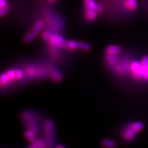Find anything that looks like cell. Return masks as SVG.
<instances>
[{"label":"cell","instance_id":"1","mask_svg":"<svg viewBox=\"0 0 148 148\" xmlns=\"http://www.w3.org/2000/svg\"><path fill=\"white\" fill-rule=\"evenodd\" d=\"M44 130L45 134V144L51 146L53 144V139L55 136V129L53 122L50 119L45 121Z\"/></svg>","mask_w":148,"mask_h":148},{"label":"cell","instance_id":"2","mask_svg":"<svg viewBox=\"0 0 148 148\" xmlns=\"http://www.w3.org/2000/svg\"><path fill=\"white\" fill-rule=\"evenodd\" d=\"M65 48L68 49H79L82 50L89 51L91 49V45L90 44L84 42L76 41V40H68L66 42Z\"/></svg>","mask_w":148,"mask_h":148},{"label":"cell","instance_id":"3","mask_svg":"<svg viewBox=\"0 0 148 148\" xmlns=\"http://www.w3.org/2000/svg\"><path fill=\"white\" fill-rule=\"evenodd\" d=\"M49 42L52 44L53 46L57 47H64L65 48L66 41L62 36L59 34H53Z\"/></svg>","mask_w":148,"mask_h":148},{"label":"cell","instance_id":"4","mask_svg":"<svg viewBox=\"0 0 148 148\" xmlns=\"http://www.w3.org/2000/svg\"><path fill=\"white\" fill-rule=\"evenodd\" d=\"M131 70H132L133 75L135 77H144V71L143 69H142L141 64L139 63V62H134L131 64Z\"/></svg>","mask_w":148,"mask_h":148},{"label":"cell","instance_id":"5","mask_svg":"<svg viewBox=\"0 0 148 148\" xmlns=\"http://www.w3.org/2000/svg\"><path fill=\"white\" fill-rule=\"evenodd\" d=\"M49 74L51 79L55 82H60L62 79V75L60 71L53 66H49Z\"/></svg>","mask_w":148,"mask_h":148},{"label":"cell","instance_id":"6","mask_svg":"<svg viewBox=\"0 0 148 148\" xmlns=\"http://www.w3.org/2000/svg\"><path fill=\"white\" fill-rule=\"evenodd\" d=\"M86 9H90L97 11V12H101L103 10V7L97 3L95 0H84Z\"/></svg>","mask_w":148,"mask_h":148},{"label":"cell","instance_id":"7","mask_svg":"<svg viewBox=\"0 0 148 148\" xmlns=\"http://www.w3.org/2000/svg\"><path fill=\"white\" fill-rule=\"evenodd\" d=\"M106 61L109 65L112 67H115V66L119 64V59L116 57V55L111 54V53H106Z\"/></svg>","mask_w":148,"mask_h":148},{"label":"cell","instance_id":"8","mask_svg":"<svg viewBox=\"0 0 148 148\" xmlns=\"http://www.w3.org/2000/svg\"><path fill=\"white\" fill-rule=\"evenodd\" d=\"M27 125L28 127V129L32 130V132H34L35 134H36L38 131V124H37L36 120L35 119V117L34 119L29 120V121L27 122Z\"/></svg>","mask_w":148,"mask_h":148},{"label":"cell","instance_id":"9","mask_svg":"<svg viewBox=\"0 0 148 148\" xmlns=\"http://www.w3.org/2000/svg\"><path fill=\"white\" fill-rule=\"evenodd\" d=\"M136 132H134L132 130L127 127V129L123 132V137L127 140H132L136 136Z\"/></svg>","mask_w":148,"mask_h":148},{"label":"cell","instance_id":"10","mask_svg":"<svg viewBox=\"0 0 148 148\" xmlns=\"http://www.w3.org/2000/svg\"><path fill=\"white\" fill-rule=\"evenodd\" d=\"M97 11L90 10V9H86V18L89 21H94L97 17Z\"/></svg>","mask_w":148,"mask_h":148},{"label":"cell","instance_id":"11","mask_svg":"<svg viewBox=\"0 0 148 148\" xmlns=\"http://www.w3.org/2000/svg\"><path fill=\"white\" fill-rule=\"evenodd\" d=\"M127 127H128L129 128H130L131 130H132L134 132H140L141 130H143L144 125L143 123H141V122H134V123H131V124Z\"/></svg>","mask_w":148,"mask_h":148},{"label":"cell","instance_id":"12","mask_svg":"<svg viewBox=\"0 0 148 148\" xmlns=\"http://www.w3.org/2000/svg\"><path fill=\"white\" fill-rule=\"evenodd\" d=\"M106 51H107V53H111V54L116 55L121 53V49L116 45H110L108 46V47H107L106 49Z\"/></svg>","mask_w":148,"mask_h":148},{"label":"cell","instance_id":"13","mask_svg":"<svg viewBox=\"0 0 148 148\" xmlns=\"http://www.w3.org/2000/svg\"><path fill=\"white\" fill-rule=\"evenodd\" d=\"M125 3L127 8L130 10H135L138 7L136 0H125Z\"/></svg>","mask_w":148,"mask_h":148},{"label":"cell","instance_id":"14","mask_svg":"<svg viewBox=\"0 0 148 148\" xmlns=\"http://www.w3.org/2000/svg\"><path fill=\"white\" fill-rule=\"evenodd\" d=\"M24 136H25V137L26 138V139L27 140H29V142H32V143L36 140L35 133L29 129L25 131V133H24Z\"/></svg>","mask_w":148,"mask_h":148},{"label":"cell","instance_id":"15","mask_svg":"<svg viewBox=\"0 0 148 148\" xmlns=\"http://www.w3.org/2000/svg\"><path fill=\"white\" fill-rule=\"evenodd\" d=\"M101 145L103 147H107V148H114L115 147L116 143L115 142L113 141L112 140L108 139V138H105L101 141Z\"/></svg>","mask_w":148,"mask_h":148},{"label":"cell","instance_id":"16","mask_svg":"<svg viewBox=\"0 0 148 148\" xmlns=\"http://www.w3.org/2000/svg\"><path fill=\"white\" fill-rule=\"evenodd\" d=\"M36 35H37V33L35 32L34 31H33V30L30 31L28 34H27L25 36V37H24V38H23L24 41H25V42H29L32 41V40L34 39L35 37L36 36Z\"/></svg>","mask_w":148,"mask_h":148},{"label":"cell","instance_id":"17","mask_svg":"<svg viewBox=\"0 0 148 148\" xmlns=\"http://www.w3.org/2000/svg\"><path fill=\"white\" fill-rule=\"evenodd\" d=\"M43 27H44L43 22H42V21H37L36 23H35V25H34V27H33L32 30L34 31L35 32H36L37 34H38V33L39 32L42 28H43Z\"/></svg>","mask_w":148,"mask_h":148},{"label":"cell","instance_id":"18","mask_svg":"<svg viewBox=\"0 0 148 148\" xmlns=\"http://www.w3.org/2000/svg\"><path fill=\"white\" fill-rule=\"evenodd\" d=\"M9 81H10V78H9L8 74L7 73H3L1 75L0 77V82H1V86H5L8 84Z\"/></svg>","mask_w":148,"mask_h":148},{"label":"cell","instance_id":"19","mask_svg":"<svg viewBox=\"0 0 148 148\" xmlns=\"http://www.w3.org/2000/svg\"><path fill=\"white\" fill-rule=\"evenodd\" d=\"M140 64H141L142 69L143 70L144 73H145L146 71L148 69V56H145L143 57V59H142Z\"/></svg>","mask_w":148,"mask_h":148},{"label":"cell","instance_id":"20","mask_svg":"<svg viewBox=\"0 0 148 148\" xmlns=\"http://www.w3.org/2000/svg\"><path fill=\"white\" fill-rule=\"evenodd\" d=\"M26 73L28 77H33L38 73V71H37L36 69H35L34 67H33V66H29L26 71Z\"/></svg>","mask_w":148,"mask_h":148},{"label":"cell","instance_id":"21","mask_svg":"<svg viewBox=\"0 0 148 148\" xmlns=\"http://www.w3.org/2000/svg\"><path fill=\"white\" fill-rule=\"evenodd\" d=\"M53 34L51 32V31L45 30L42 33V37L44 40L49 41V40H50V38H51V36H52Z\"/></svg>","mask_w":148,"mask_h":148},{"label":"cell","instance_id":"22","mask_svg":"<svg viewBox=\"0 0 148 148\" xmlns=\"http://www.w3.org/2000/svg\"><path fill=\"white\" fill-rule=\"evenodd\" d=\"M6 73L8 74L9 78H10V80H13L14 79H16V73L14 70H8Z\"/></svg>","mask_w":148,"mask_h":148},{"label":"cell","instance_id":"23","mask_svg":"<svg viewBox=\"0 0 148 148\" xmlns=\"http://www.w3.org/2000/svg\"><path fill=\"white\" fill-rule=\"evenodd\" d=\"M8 10H9V6L8 5H5L4 7H2V8H1V9H0V15H1V16H4L5 14L7 13V12H8Z\"/></svg>","mask_w":148,"mask_h":148},{"label":"cell","instance_id":"24","mask_svg":"<svg viewBox=\"0 0 148 148\" xmlns=\"http://www.w3.org/2000/svg\"><path fill=\"white\" fill-rule=\"evenodd\" d=\"M15 73H16V79H21L23 78V71H21V70H19V69H16V70H15Z\"/></svg>","mask_w":148,"mask_h":148},{"label":"cell","instance_id":"25","mask_svg":"<svg viewBox=\"0 0 148 148\" xmlns=\"http://www.w3.org/2000/svg\"><path fill=\"white\" fill-rule=\"evenodd\" d=\"M5 5H7V1L6 0H0V7L2 8Z\"/></svg>","mask_w":148,"mask_h":148},{"label":"cell","instance_id":"26","mask_svg":"<svg viewBox=\"0 0 148 148\" xmlns=\"http://www.w3.org/2000/svg\"><path fill=\"white\" fill-rule=\"evenodd\" d=\"M29 148H38V147H37V146L35 145V144L32 143V144H31L30 146L29 147Z\"/></svg>","mask_w":148,"mask_h":148},{"label":"cell","instance_id":"27","mask_svg":"<svg viewBox=\"0 0 148 148\" xmlns=\"http://www.w3.org/2000/svg\"><path fill=\"white\" fill-rule=\"evenodd\" d=\"M144 77H145V79H148V69L147 70V71H146L145 73V75H144Z\"/></svg>","mask_w":148,"mask_h":148},{"label":"cell","instance_id":"28","mask_svg":"<svg viewBox=\"0 0 148 148\" xmlns=\"http://www.w3.org/2000/svg\"><path fill=\"white\" fill-rule=\"evenodd\" d=\"M56 148H65L64 147L63 145H57L56 147Z\"/></svg>","mask_w":148,"mask_h":148},{"label":"cell","instance_id":"29","mask_svg":"<svg viewBox=\"0 0 148 148\" xmlns=\"http://www.w3.org/2000/svg\"><path fill=\"white\" fill-rule=\"evenodd\" d=\"M48 1H49V2H51V3H52V2H55V1H56L57 0H47Z\"/></svg>","mask_w":148,"mask_h":148}]
</instances>
